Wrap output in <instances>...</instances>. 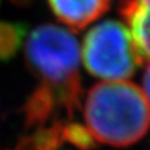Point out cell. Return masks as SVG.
I'll return each instance as SVG.
<instances>
[{
  "mask_svg": "<svg viewBox=\"0 0 150 150\" xmlns=\"http://www.w3.org/2000/svg\"><path fill=\"white\" fill-rule=\"evenodd\" d=\"M25 59L38 78L23 112L29 128L65 124L81 108L80 46L71 31L54 24H43L30 33Z\"/></svg>",
  "mask_w": 150,
  "mask_h": 150,
  "instance_id": "1",
  "label": "cell"
},
{
  "mask_svg": "<svg viewBox=\"0 0 150 150\" xmlns=\"http://www.w3.org/2000/svg\"><path fill=\"white\" fill-rule=\"evenodd\" d=\"M85 129L94 142L129 146L148 133L150 104L143 89L130 81L95 84L84 99Z\"/></svg>",
  "mask_w": 150,
  "mask_h": 150,
  "instance_id": "2",
  "label": "cell"
},
{
  "mask_svg": "<svg viewBox=\"0 0 150 150\" xmlns=\"http://www.w3.org/2000/svg\"><path fill=\"white\" fill-rule=\"evenodd\" d=\"M53 14L73 30H81L108 11L110 0H48Z\"/></svg>",
  "mask_w": 150,
  "mask_h": 150,
  "instance_id": "4",
  "label": "cell"
},
{
  "mask_svg": "<svg viewBox=\"0 0 150 150\" xmlns=\"http://www.w3.org/2000/svg\"><path fill=\"white\" fill-rule=\"evenodd\" d=\"M83 63L93 76L104 81H124L143 63L128 26L104 20L93 26L83 40Z\"/></svg>",
  "mask_w": 150,
  "mask_h": 150,
  "instance_id": "3",
  "label": "cell"
},
{
  "mask_svg": "<svg viewBox=\"0 0 150 150\" xmlns=\"http://www.w3.org/2000/svg\"><path fill=\"white\" fill-rule=\"evenodd\" d=\"M13 1H18L19 4H20V3H23V1H25V0H13Z\"/></svg>",
  "mask_w": 150,
  "mask_h": 150,
  "instance_id": "9",
  "label": "cell"
},
{
  "mask_svg": "<svg viewBox=\"0 0 150 150\" xmlns=\"http://www.w3.org/2000/svg\"><path fill=\"white\" fill-rule=\"evenodd\" d=\"M25 33L21 23L0 21V62H8L18 53Z\"/></svg>",
  "mask_w": 150,
  "mask_h": 150,
  "instance_id": "7",
  "label": "cell"
},
{
  "mask_svg": "<svg viewBox=\"0 0 150 150\" xmlns=\"http://www.w3.org/2000/svg\"><path fill=\"white\" fill-rule=\"evenodd\" d=\"M63 129L64 124L62 123L38 129L9 150H67L64 146L69 144L65 140Z\"/></svg>",
  "mask_w": 150,
  "mask_h": 150,
  "instance_id": "6",
  "label": "cell"
},
{
  "mask_svg": "<svg viewBox=\"0 0 150 150\" xmlns=\"http://www.w3.org/2000/svg\"><path fill=\"white\" fill-rule=\"evenodd\" d=\"M143 91L148 98V101L150 104V64L145 69V73L143 75Z\"/></svg>",
  "mask_w": 150,
  "mask_h": 150,
  "instance_id": "8",
  "label": "cell"
},
{
  "mask_svg": "<svg viewBox=\"0 0 150 150\" xmlns=\"http://www.w3.org/2000/svg\"><path fill=\"white\" fill-rule=\"evenodd\" d=\"M125 1H129V0H124V3H125Z\"/></svg>",
  "mask_w": 150,
  "mask_h": 150,
  "instance_id": "10",
  "label": "cell"
},
{
  "mask_svg": "<svg viewBox=\"0 0 150 150\" xmlns=\"http://www.w3.org/2000/svg\"><path fill=\"white\" fill-rule=\"evenodd\" d=\"M120 14L133 38L143 62H150V0H129L123 3Z\"/></svg>",
  "mask_w": 150,
  "mask_h": 150,
  "instance_id": "5",
  "label": "cell"
}]
</instances>
